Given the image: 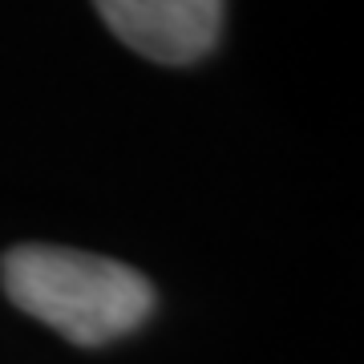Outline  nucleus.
I'll return each mask as SVG.
<instances>
[{"instance_id":"obj_1","label":"nucleus","mask_w":364,"mask_h":364,"mask_svg":"<svg viewBox=\"0 0 364 364\" xmlns=\"http://www.w3.org/2000/svg\"><path fill=\"white\" fill-rule=\"evenodd\" d=\"M0 284L16 308L77 348L130 336L154 316L158 291L138 267L57 243H16L0 255Z\"/></svg>"},{"instance_id":"obj_2","label":"nucleus","mask_w":364,"mask_h":364,"mask_svg":"<svg viewBox=\"0 0 364 364\" xmlns=\"http://www.w3.org/2000/svg\"><path fill=\"white\" fill-rule=\"evenodd\" d=\"M97 16L158 65H195L219 45L227 9L219 0H102Z\"/></svg>"}]
</instances>
